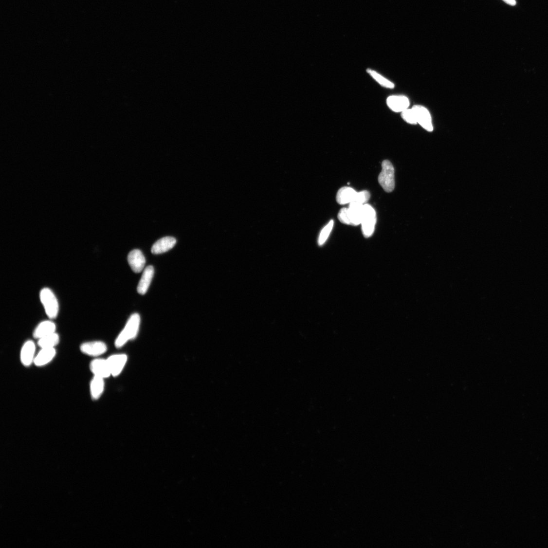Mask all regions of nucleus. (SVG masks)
<instances>
[{
  "label": "nucleus",
  "instance_id": "obj_1",
  "mask_svg": "<svg viewBox=\"0 0 548 548\" xmlns=\"http://www.w3.org/2000/svg\"><path fill=\"white\" fill-rule=\"evenodd\" d=\"M364 204L353 201L349 204L348 208H342L338 215V218L342 223L347 225L357 226L361 224Z\"/></svg>",
  "mask_w": 548,
  "mask_h": 548
},
{
  "label": "nucleus",
  "instance_id": "obj_2",
  "mask_svg": "<svg viewBox=\"0 0 548 548\" xmlns=\"http://www.w3.org/2000/svg\"><path fill=\"white\" fill-rule=\"evenodd\" d=\"M39 299L45 314L50 319L54 320L58 316L59 305L55 292L49 288H44L39 292Z\"/></svg>",
  "mask_w": 548,
  "mask_h": 548
},
{
  "label": "nucleus",
  "instance_id": "obj_3",
  "mask_svg": "<svg viewBox=\"0 0 548 548\" xmlns=\"http://www.w3.org/2000/svg\"><path fill=\"white\" fill-rule=\"evenodd\" d=\"M140 324V317L137 313L133 314L128 319L123 330L118 336L115 345L117 348H121L129 340L136 338L138 334Z\"/></svg>",
  "mask_w": 548,
  "mask_h": 548
},
{
  "label": "nucleus",
  "instance_id": "obj_4",
  "mask_svg": "<svg viewBox=\"0 0 548 548\" xmlns=\"http://www.w3.org/2000/svg\"><path fill=\"white\" fill-rule=\"evenodd\" d=\"M395 168L388 160L382 163V171L378 177V182L386 193H391L395 188Z\"/></svg>",
  "mask_w": 548,
  "mask_h": 548
},
{
  "label": "nucleus",
  "instance_id": "obj_5",
  "mask_svg": "<svg viewBox=\"0 0 548 548\" xmlns=\"http://www.w3.org/2000/svg\"><path fill=\"white\" fill-rule=\"evenodd\" d=\"M376 222V212L374 208L367 203L364 204L361 224L363 234L365 237L368 238L372 236Z\"/></svg>",
  "mask_w": 548,
  "mask_h": 548
},
{
  "label": "nucleus",
  "instance_id": "obj_6",
  "mask_svg": "<svg viewBox=\"0 0 548 548\" xmlns=\"http://www.w3.org/2000/svg\"><path fill=\"white\" fill-rule=\"evenodd\" d=\"M80 350L82 353L88 356L98 357L107 351V347L106 344L102 341H94L82 343Z\"/></svg>",
  "mask_w": 548,
  "mask_h": 548
},
{
  "label": "nucleus",
  "instance_id": "obj_7",
  "mask_svg": "<svg viewBox=\"0 0 548 548\" xmlns=\"http://www.w3.org/2000/svg\"><path fill=\"white\" fill-rule=\"evenodd\" d=\"M412 109L416 115L417 123L428 132H432L433 125L430 112L425 107L420 105H415Z\"/></svg>",
  "mask_w": 548,
  "mask_h": 548
},
{
  "label": "nucleus",
  "instance_id": "obj_8",
  "mask_svg": "<svg viewBox=\"0 0 548 548\" xmlns=\"http://www.w3.org/2000/svg\"><path fill=\"white\" fill-rule=\"evenodd\" d=\"M36 354V345L32 340H28L23 344L20 353V360L25 366H30L34 364Z\"/></svg>",
  "mask_w": 548,
  "mask_h": 548
},
{
  "label": "nucleus",
  "instance_id": "obj_9",
  "mask_svg": "<svg viewBox=\"0 0 548 548\" xmlns=\"http://www.w3.org/2000/svg\"><path fill=\"white\" fill-rule=\"evenodd\" d=\"M90 370L93 376L105 379L111 376L110 369L107 360L96 359L90 365Z\"/></svg>",
  "mask_w": 548,
  "mask_h": 548
},
{
  "label": "nucleus",
  "instance_id": "obj_10",
  "mask_svg": "<svg viewBox=\"0 0 548 548\" xmlns=\"http://www.w3.org/2000/svg\"><path fill=\"white\" fill-rule=\"evenodd\" d=\"M128 261L131 269L136 273L141 272L144 269L146 263L144 254L138 249L133 250L129 253Z\"/></svg>",
  "mask_w": 548,
  "mask_h": 548
},
{
  "label": "nucleus",
  "instance_id": "obj_11",
  "mask_svg": "<svg viewBox=\"0 0 548 548\" xmlns=\"http://www.w3.org/2000/svg\"><path fill=\"white\" fill-rule=\"evenodd\" d=\"M107 360L111 375L116 377L122 372L127 361V356L125 354H115L110 356Z\"/></svg>",
  "mask_w": 548,
  "mask_h": 548
},
{
  "label": "nucleus",
  "instance_id": "obj_12",
  "mask_svg": "<svg viewBox=\"0 0 548 548\" xmlns=\"http://www.w3.org/2000/svg\"><path fill=\"white\" fill-rule=\"evenodd\" d=\"M56 324L52 319L41 321L35 328L33 335L34 338L39 339L56 332Z\"/></svg>",
  "mask_w": 548,
  "mask_h": 548
},
{
  "label": "nucleus",
  "instance_id": "obj_13",
  "mask_svg": "<svg viewBox=\"0 0 548 548\" xmlns=\"http://www.w3.org/2000/svg\"><path fill=\"white\" fill-rule=\"evenodd\" d=\"M358 193L352 187H343L338 190L336 197L337 201L341 205L350 204L356 201Z\"/></svg>",
  "mask_w": 548,
  "mask_h": 548
},
{
  "label": "nucleus",
  "instance_id": "obj_14",
  "mask_svg": "<svg viewBox=\"0 0 548 548\" xmlns=\"http://www.w3.org/2000/svg\"><path fill=\"white\" fill-rule=\"evenodd\" d=\"M387 104L392 111L402 112L408 109L410 101L407 97L403 96H391L387 98Z\"/></svg>",
  "mask_w": 548,
  "mask_h": 548
},
{
  "label": "nucleus",
  "instance_id": "obj_15",
  "mask_svg": "<svg viewBox=\"0 0 548 548\" xmlns=\"http://www.w3.org/2000/svg\"><path fill=\"white\" fill-rule=\"evenodd\" d=\"M176 243V240L172 237H165L157 241L152 247L151 253L160 255L169 251Z\"/></svg>",
  "mask_w": 548,
  "mask_h": 548
},
{
  "label": "nucleus",
  "instance_id": "obj_16",
  "mask_svg": "<svg viewBox=\"0 0 548 548\" xmlns=\"http://www.w3.org/2000/svg\"><path fill=\"white\" fill-rule=\"evenodd\" d=\"M56 355L55 348H41L36 355L34 364L38 367L45 366L51 363Z\"/></svg>",
  "mask_w": 548,
  "mask_h": 548
},
{
  "label": "nucleus",
  "instance_id": "obj_17",
  "mask_svg": "<svg viewBox=\"0 0 548 548\" xmlns=\"http://www.w3.org/2000/svg\"><path fill=\"white\" fill-rule=\"evenodd\" d=\"M153 275L154 268L152 266H149L145 269L137 287V292L139 294L144 295L147 292Z\"/></svg>",
  "mask_w": 548,
  "mask_h": 548
},
{
  "label": "nucleus",
  "instance_id": "obj_18",
  "mask_svg": "<svg viewBox=\"0 0 548 548\" xmlns=\"http://www.w3.org/2000/svg\"><path fill=\"white\" fill-rule=\"evenodd\" d=\"M104 379L93 376L90 383L91 396L93 400H98L102 395L105 388Z\"/></svg>",
  "mask_w": 548,
  "mask_h": 548
},
{
  "label": "nucleus",
  "instance_id": "obj_19",
  "mask_svg": "<svg viewBox=\"0 0 548 548\" xmlns=\"http://www.w3.org/2000/svg\"><path fill=\"white\" fill-rule=\"evenodd\" d=\"M40 348H55L60 341V337L56 332L38 340Z\"/></svg>",
  "mask_w": 548,
  "mask_h": 548
},
{
  "label": "nucleus",
  "instance_id": "obj_20",
  "mask_svg": "<svg viewBox=\"0 0 548 548\" xmlns=\"http://www.w3.org/2000/svg\"><path fill=\"white\" fill-rule=\"evenodd\" d=\"M367 72L378 82L381 86L388 89H393L395 88L394 83L376 73V71L371 69H368Z\"/></svg>",
  "mask_w": 548,
  "mask_h": 548
},
{
  "label": "nucleus",
  "instance_id": "obj_21",
  "mask_svg": "<svg viewBox=\"0 0 548 548\" xmlns=\"http://www.w3.org/2000/svg\"><path fill=\"white\" fill-rule=\"evenodd\" d=\"M334 221L331 220L328 224L321 230L318 237V245H323L328 239V237L333 229Z\"/></svg>",
  "mask_w": 548,
  "mask_h": 548
},
{
  "label": "nucleus",
  "instance_id": "obj_22",
  "mask_svg": "<svg viewBox=\"0 0 548 548\" xmlns=\"http://www.w3.org/2000/svg\"><path fill=\"white\" fill-rule=\"evenodd\" d=\"M402 117L405 122L410 124H418L415 112L412 109H407L402 111Z\"/></svg>",
  "mask_w": 548,
  "mask_h": 548
},
{
  "label": "nucleus",
  "instance_id": "obj_23",
  "mask_svg": "<svg viewBox=\"0 0 548 548\" xmlns=\"http://www.w3.org/2000/svg\"><path fill=\"white\" fill-rule=\"evenodd\" d=\"M370 194L367 190H363V191L358 193V196L356 202H360L362 204H365L366 202L370 200Z\"/></svg>",
  "mask_w": 548,
  "mask_h": 548
},
{
  "label": "nucleus",
  "instance_id": "obj_24",
  "mask_svg": "<svg viewBox=\"0 0 548 548\" xmlns=\"http://www.w3.org/2000/svg\"><path fill=\"white\" fill-rule=\"evenodd\" d=\"M503 1L511 6H515L516 4V0H503Z\"/></svg>",
  "mask_w": 548,
  "mask_h": 548
}]
</instances>
